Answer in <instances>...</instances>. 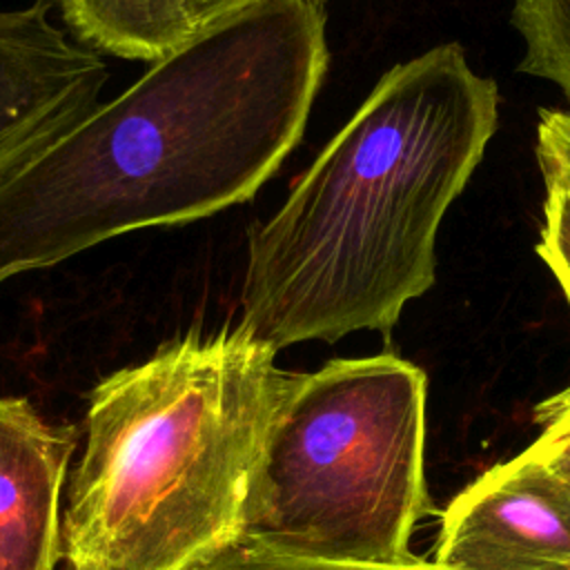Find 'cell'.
<instances>
[{"instance_id":"obj_7","label":"cell","mask_w":570,"mask_h":570,"mask_svg":"<svg viewBox=\"0 0 570 570\" xmlns=\"http://www.w3.org/2000/svg\"><path fill=\"white\" fill-rule=\"evenodd\" d=\"M78 445L27 399L0 396V570H56L62 561V488Z\"/></svg>"},{"instance_id":"obj_10","label":"cell","mask_w":570,"mask_h":570,"mask_svg":"<svg viewBox=\"0 0 570 570\" xmlns=\"http://www.w3.org/2000/svg\"><path fill=\"white\" fill-rule=\"evenodd\" d=\"M510 20L523 40L519 71L557 85L570 102V0H512Z\"/></svg>"},{"instance_id":"obj_11","label":"cell","mask_w":570,"mask_h":570,"mask_svg":"<svg viewBox=\"0 0 570 570\" xmlns=\"http://www.w3.org/2000/svg\"><path fill=\"white\" fill-rule=\"evenodd\" d=\"M539 436L528 450L561 481L570 485V385L534 407Z\"/></svg>"},{"instance_id":"obj_2","label":"cell","mask_w":570,"mask_h":570,"mask_svg":"<svg viewBox=\"0 0 570 570\" xmlns=\"http://www.w3.org/2000/svg\"><path fill=\"white\" fill-rule=\"evenodd\" d=\"M499 127V87L456 42L394 65L254 225L240 323L276 352L374 330L434 285L436 232Z\"/></svg>"},{"instance_id":"obj_8","label":"cell","mask_w":570,"mask_h":570,"mask_svg":"<svg viewBox=\"0 0 570 570\" xmlns=\"http://www.w3.org/2000/svg\"><path fill=\"white\" fill-rule=\"evenodd\" d=\"M78 40L98 53L158 62L200 29L189 0H58Z\"/></svg>"},{"instance_id":"obj_9","label":"cell","mask_w":570,"mask_h":570,"mask_svg":"<svg viewBox=\"0 0 570 570\" xmlns=\"http://www.w3.org/2000/svg\"><path fill=\"white\" fill-rule=\"evenodd\" d=\"M537 163L543 176V223L537 254L570 305V140L539 118Z\"/></svg>"},{"instance_id":"obj_4","label":"cell","mask_w":570,"mask_h":570,"mask_svg":"<svg viewBox=\"0 0 570 570\" xmlns=\"http://www.w3.org/2000/svg\"><path fill=\"white\" fill-rule=\"evenodd\" d=\"M425 405V372L390 352L294 372L238 546L318 563L414 559L410 539L428 501Z\"/></svg>"},{"instance_id":"obj_6","label":"cell","mask_w":570,"mask_h":570,"mask_svg":"<svg viewBox=\"0 0 570 570\" xmlns=\"http://www.w3.org/2000/svg\"><path fill=\"white\" fill-rule=\"evenodd\" d=\"M53 2L0 9V183L89 116L109 76L53 24Z\"/></svg>"},{"instance_id":"obj_14","label":"cell","mask_w":570,"mask_h":570,"mask_svg":"<svg viewBox=\"0 0 570 570\" xmlns=\"http://www.w3.org/2000/svg\"><path fill=\"white\" fill-rule=\"evenodd\" d=\"M539 118H543L548 125H552L561 136L570 140V114L557 111V109H541Z\"/></svg>"},{"instance_id":"obj_13","label":"cell","mask_w":570,"mask_h":570,"mask_svg":"<svg viewBox=\"0 0 570 570\" xmlns=\"http://www.w3.org/2000/svg\"><path fill=\"white\" fill-rule=\"evenodd\" d=\"M252 2H258V0H189V7H191L198 29H203L205 24H209L232 11H238Z\"/></svg>"},{"instance_id":"obj_1","label":"cell","mask_w":570,"mask_h":570,"mask_svg":"<svg viewBox=\"0 0 570 570\" xmlns=\"http://www.w3.org/2000/svg\"><path fill=\"white\" fill-rule=\"evenodd\" d=\"M323 0L205 24L0 183V285L142 227L249 200L303 138L330 49Z\"/></svg>"},{"instance_id":"obj_3","label":"cell","mask_w":570,"mask_h":570,"mask_svg":"<svg viewBox=\"0 0 570 570\" xmlns=\"http://www.w3.org/2000/svg\"><path fill=\"white\" fill-rule=\"evenodd\" d=\"M243 325L198 330L89 392L62 505L69 570H200L243 539L292 374Z\"/></svg>"},{"instance_id":"obj_5","label":"cell","mask_w":570,"mask_h":570,"mask_svg":"<svg viewBox=\"0 0 570 570\" xmlns=\"http://www.w3.org/2000/svg\"><path fill=\"white\" fill-rule=\"evenodd\" d=\"M448 570H570V485L530 450L492 465L441 512Z\"/></svg>"},{"instance_id":"obj_12","label":"cell","mask_w":570,"mask_h":570,"mask_svg":"<svg viewBox=\"0 0 570 570\" xmlns=\"http://www.w3.org/2000/svg\"><path fill=\"white\" fill-rule=\"evenodd\" d=\"M200 570H448L434 561L410 559L403 563L392 566H350V563H318V561H301V559H285L263 554L243 546H236L223 552L212 563L203 566Z\"/></svg>"}]
</instances>
